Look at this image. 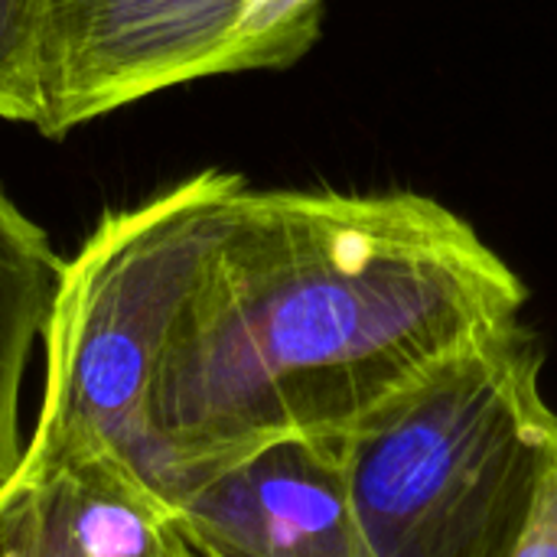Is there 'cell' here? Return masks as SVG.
I'll return each instance as SVG.
<instances>
[{"label": "cell", "mask_w": 557, "mask_h": 557, "mask_svg": "<svg viewBox=\"0 0 557 557\" xmlns=\"http://www.w3.org/2000/svg\"><path fill=\"white\" fill-rule=\"evenodd\" d=\"M545 346L522 320L339 437L372 557H512L557 450Z\"/></svg>", "instance_id": "cell-2"}, {"label": "cell", "mask_w": 557, "mask_h": 557, "mask_svg": "<svg viewBox=\"0 0 557 557\" xmlns=\"http://www.w3.org/2000/svg\"><path fill=\"white\" fill-rule=\"evenodd\" d=\"M525 304L516 268L434 196L245 186L157 366L163 503L264 444L352 434Z\"/></svg>", "instance_id": "cell-1"}, {"label": "cell", "mask_w": 557, "mask_h": 557, "mask_svg": "<svg viewBox=\"0 0 557 557\" xmlns=\"http://www.w3.org/2000/svg\"><path fill=\"white\" fill-rule=\"evenodd\" d=\"M170 506L108 467L29 460L0 486V557H153Z\"/></svg>", "instance_id": "cell-6"}, {"label": "cell", "mask_w": 557, "mask_h": 557, "mask_svg": "<svg viewBox=\"0 0 557 557\" xmlns=\"http://www.w3.org/2000/svg\"><path fill=\"white\" fill-rule=\"evenodd\" d=\"M245 186L242 173L209 166L98 219L65 261L42 333L29 460L108 467L160 496L150 444L157 366Z\"/></svg>", "instance_id": "cell-3"}, {"label": "cell", "mask_w": 557, "mask_h": 557, "mask_svg": "<svg viewBox=\"0 0 557 557\" xmlns=\"http://www.w3.org/2000/svg\"><path fill=\"white\" fill-rule=\"evenodd\" d=\"M170 522L196 557H372L339 437H284L186 480Z\"/></svg>", "instance_id": "cell-5"}, {"label": "cell", "mask_w": 557, "mask_h": 557, "mask_svg": "<svg viewBox=\"0 0 557 557\" xmlns=\"http://www.w3.org/2000/svg\"><path fill=\"white\" fill-rule=\"evenodd\" d=\"M49 0H0V117L36 124L39 49Z\"/></svg>", "instance_id": "cell-9"}, {"label": "cell", "mask_w": 557, "mask_h": 557, "mask_svg": "<svg viewBox=\"0 0 557 557\" xmlns=\"http://www.w3.org/2000/svg\"><path fill=\"white\" fill-rule=\"evenodd\" d=\"M512 557H557V450L542 476L532 516Z\"/></svg>", "instance_id": "cell-10"}, {"label": "cell", "mask_w": 557, "mask_h": 557, "mask_svg": "<svg viewBox=\"0 0 557 557\" xmlns=\"http://www.w3.org/2000/svg\"><path fill=\"white\" fill-rule=\"evenodd\" d=\"M248 0H49L39 49L42 137L137 104L173 85L225 75Z\"/></svg>", "instance_id": "cell-4"}, {"label": "cell", "mask_w": 557, "mask_h": 557, "mask_svg": "<svg viewBox=\"0 0 557 557\" xmlns=\"http://www.w3.org/2000/svg\"><path fill=\"white\" fill-rule=\"evenodd\" d=\"M326 0H248L225 52V75L287 69L323 29Z\"/></svg>", "instance_id": "cell-8"}, {"label": "cell", "mask_w": 557, "mask_h": 557, "mask_svg": "<svg viewBox=\"0 0 557 557\" xmlns=\"http://www.w3.org/2000/svg\"><path fill=\"white\" fill-rule=\"evenodd\" d=\"M153 557H196L189 552V545L180 539V532L173 529V522L166 525V532H163V539H160V548H157V555Z\"/></svg>", "instance_id": "cell-11"}, {"label": "cell", "mask_w": 557, "mask_h": 557, "mask_svg": "<svg viewBox=\"0 0 557 557\" xmlns=\"http://www.w3.org/2000/svg\"><path fill=\"white\" fill-rule=\"evenodd\" d=\"M65 261L49 235L0 189V486L23 460L20 392L46 333Z\"/></svg>", "instance_id": "cell-7"}]
</instances>
